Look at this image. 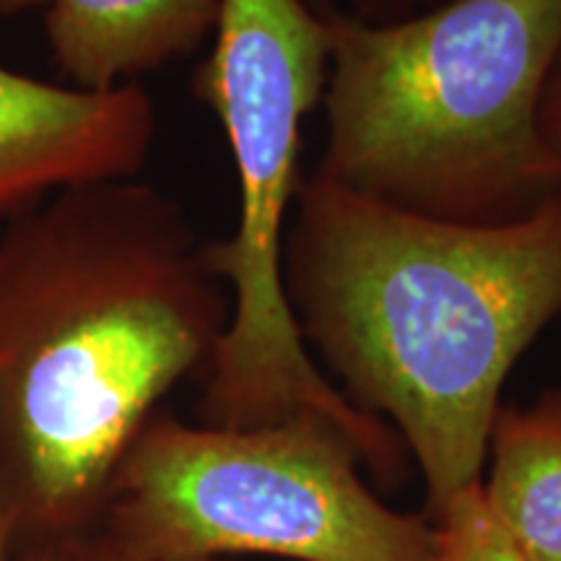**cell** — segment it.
Listing matches in <instances>:
<instances>
[{"mask_svg":"<svg viewBox=\"0 0 561 561\" xmlns=\"http://www.w3.org/2000/svg\"><path fill=\"white\" fill-rule=\"evenodd\" d=\"M227 284L178 201L68 187L0 234V512L26 561L87 536L161 398L203 371Z\"/></svg>","mask_w":561,"mask_h":561,"instance_id":"6da1fadb","label":"cell"},{"mask_svg":"<svg viewBox=\"0 0 561 561\" xmlns=\"http://www.w3.org/2000/svg\"><path fill=\"white\" fill-rule=\"evenodd\" d=\"M284 289L343 396L416 458L434 512L483 481L502 385L561 314V193L500 227L403 214L301 178Z\"/></svg>","mask_w":561,"mask_h":561,"instance_id":"7a4b0ae2","label":"cell"},{"mask_svg":"<svg viewBox=\"0 0 561 561\" xmlns=\"http://www.w3.org/2000/svg\"><path fill=\"white\" fill-rule=\"evenodd\" d=\"M328 30L325 149L314 174L380 206L500 227L561 193L538 107L561 55V0H445Z\"/></svg>","mask_w":561,"mask_h":561,"instance_id":"3957f363","label":"cell"},{"mask_svg":"<svg viewBox=\"0 0 561 561\" xmlns=\"http://www.w3.org/2000/svg\"><path fill=\"white\" fill-rule=\"evenodd\" d=\"M328 76L325 21L307 0H219L195 94L234 159L240 208L227 240L206 242L229 291L227 331L203 369V426L255 430L318 416L346 434L382 479L405 466L401 437L335 388L301 339L284 289V242L301 185V125Z\"/></svg>","mask_w":561,"mask_h":561,"instance_id":"277c9868","label":"cell"},{"mask_svg":"<svg viewBox=\"0 0 561 561\" xmlns=\"http://www.w3.org/2000/svg\"><path fill=\"white\" fill-rule=\"evenodd\" d=\"M359 462L318 416L221 430L153 413L87 538L133 561H437L432 525L377 500Z\"/></svg>","mask_w":561,"mask_h":561,"instance_id":"5b68a950","label":"cell"},{"mask_svg":"<svg viewBox=\"0 0 561 561\" xmlns=\"http://www.w3.org/2000/svg\"><path fill=\"white\" fill-rule=\"evenodd\" d=\"M157 140V107L136 81L89 91L0 66V219L68 187L130 180Z\"/></svg>","mask_w":561,"mask_h":561,"instance_id":"8992f818","label":"cell"},{"mask_svg":"<svg viewBox=\"0 0 561 561\" xmlns=\"http://www.w3.org/2000/svg\"><path fill=\"white\" fill-rule=\"evenodd\" d=\"M47 3L50 50L76 89L104 91L193 55L219 21V0H0V13Z\"/></svg>","mask_w":561,"mask_h":561,"instance_id":"52a82bcc","label":"cell"},{"mask_svg":"<svg viewBox=\"0 0 561 561\" xmlns=\"http://www.w3.org/2000/svg\"><path fill=\"white\" fill-rule=\"evenodd\" d=\"M483 502L533 561H561V388L500 405L489 432Z\"/></svg>","mask_w":561,"mask_h":561,"instance_id":"ba28073f","label":"cell"},{"mask_svg":"<svg viewBox=\"0 0 561 561\" xmlns=\"http://www.w3.org/2000/svg\"><path fill=\"white\" fill-rule=\"evenodd\" d=\"M437 561H533L494 520L481 483L462 491L437 512Z\"/></svg>","mask_w":561,"mask_h":561,"instance_id":"9c48e42d","label":"cell"},{"mask_svg":"<svg viewBox=\"0 0 561 561\" xmlns=\"http://www.w3.org/2000/svg\"><path fill=\"white\" fill-rule=\"evenodd\" d=\"M322 3H331L333 9L364 21H398L430 11L445 0H322Z\"/></svg>","mask_w":561,"mask_h":561,"instance_id":"30bf717a","label":"cell"},{"mask_svg":"<svg viewBox=\"0 0 561 561\" xmlns=\"http://www.w3.org/2000/svg\"><path fill=\"white\" fill-rule=\"evenodd\" d=\"M538 123L553 149L561 151V55L553 62L549 79H546L541 107H538Z\"/></svg>","mask_w":561,"mask_h":561,"instance_id":"8fae6325","label":"cell"},{"mask_svg":"<svg viewBox=\"0 0 561 561\" xmlns=\"http://www.w3.org/2000/svg\"><path fill=\"white\" fill-rule=\"evenodd\" d=\"M58 561H133V559L117 557V553L102 549V546L91 541V538L79 536L73 538V541H68L66 546H60ZM206 561H219V559H206Z\"/></svg>","mask_w":561,"mask_h":561,"instance_id":"7c38bea8","label":"cell"},{"mask_svg":"<svg viewBox=\"0 0 561 561\" xmlns=\"http://www.w3.org/2000/svg\"><path fill=\"white\" fill-rule=\"evenodd\" d=\"M0 561H26V557L19 549V543L13 541L9 525H5L3 512H0Z\"/></svg>","mask_w":561,"mask_h":561,"instance_id":"4fadbf2b","label":"cell"},{"mask_svg":"<svg viewBox=\"0 0 561 561\" xmlns=\"http://www.w3.org/2000/svg\"><path fill=\"white\" fill-rule=\"evenodd\" d=\"M32 561H58V549H55V551H45V553H39V557H34Z\"/></svg>","mask_w":561,"mask_h":561,"instance_id":"5bb4252c","label":"cell"}]
</instances>
